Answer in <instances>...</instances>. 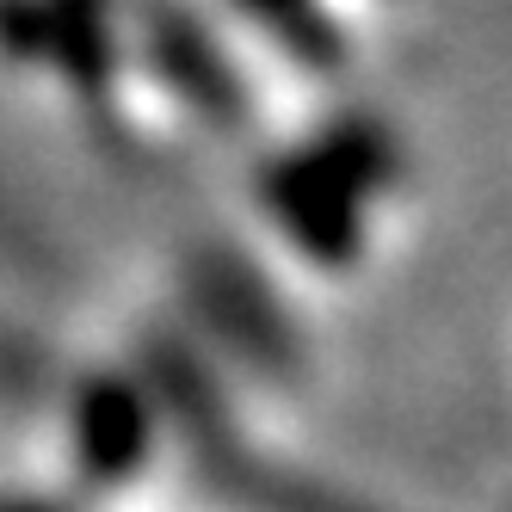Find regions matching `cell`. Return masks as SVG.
<instances>
[{"label": "cell", "instance_id": "cell-1", "mask_svg": "<svg viewBox=\"0 0 512 512\" xmlns=\"http://www.w3.org/2000/svg\"><path fill=\"white\" fill-rule=\"evenodd\" d=\"M179 420H186L192 432V445L204 451V469H210V482L223 488L229 500H241L247 512H364L352 500H340L334 488H321V482H303V475H290L266 457H253L241 438L223 432V414L210 408L204 395H179Z\"/></svg>", "mask_w": 512, "mask_h": 512}, {"label": "cell", "instance_id": "cell-2", "mask_svg": "<svg viewBox=\"0 0 512 512\" xmlns=\"http://www.w3.org/2000/svg\"><path fill=\"white\" fill-rule=\"evenodd\" d=\"M81 463L93 475H130L142 463V401L124 389H93L81 401Z\"/></svg>", "mask_w": 512, "mask_h": 512}]
</instances>
